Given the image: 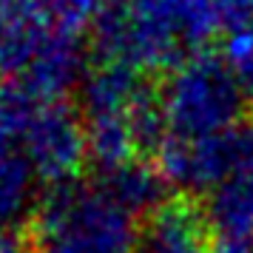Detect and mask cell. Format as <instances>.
<instances>
[{"label":"cell","mask_w":253,"mask_h":253,"mask_svg":"<svg viewBox=\"0 0 253 253\" xmlns=\"http://www.w3.org/2000/svg\"><path fill=\"white\" fill-rule=\"evenodd\" d=\"M165 176L160 168H151L145 162H128L117 171H108L103 179V188L114 196V202L126 208L128 213H148L160 211L165 196Z\"/></svg>","instance_id":"obj_12"},{"label":"cell","mask_w":253,"mask_h":253,"mask_svg":"<svg viewBox=\"0 0 253 253\" xmlns=\"http://www.w3.org/2000/svg\"><path fill=\"white\" fill-rule=\"evenodd\" d=\"M94 32L103 63L173 71L219 32L211 0H108Z\"/></svg>","instance_id":"obj_1"},{"label":"cell","mask_w":253,"mask_h":253,"mask_svg":"<svg viewBox=\"0 0 253 253\" xmlns=\"http://www.w3.org/2000/svg\"><path fill=\"white\" fill-rule=\"evenodd\" d=\"M23 157L48 188L74 182L88 157L85 126L66 103H43L23 137Z\"/></svg>","instance_id":"obj_5"},{"label":"cell","mask_w":253,"mask_h":253,"mask_svg":"<svg viewBox=\"0 0 253 253\" xmlns=\"http://www.w3.org/2000/svg\"><path fill=\"white\" fill-rule=\"evenodd\" d=\"M208 253H253V233L242 236H222Z\"/></svg>","instance_id":"obj_18"},{"label":"cell","mask_w":253,"mask_h":253,"mask_svg":"<svg viewBox=\"0 0 253 253\" xmlns=\"http://www.w3.org/2000/svg\"><path fill=\"white\" fill-rule=\"evenodd\" d=\"M35 253H137L142 236L137 216L114 196L91 185L51 188L32 222Z\"/></svg>","instance_id":"obj_2"},{"label":"cell","mask_w":253,"mask_h":253,"mask_svg":"<svg viewBox=\"0 0 253 253\" xmlns=\"http://www.w3.org/2000/svg\"><path fill=\"white\" fill-rule=\"evenodd\" d=\"M213 12H216L219 29H225L228 35L253 26V0H211Z\"/></svg>","instance_id":"obj_17"},{"label":"cell","mask_w":253,"mask_h":253,"mask_svg":"<svg viewBox=\"0 0 253 253\" xmlns=\"http://www.w3.org/2000/svg\"><path fill=\"white\" fill-rule=\"evenodd\" d=\"M205 219L222 236L253 233V165L233 171L208 191Z\"/></svg>","instance_id":"obj_10"},{"label":"cell","mask_w":253,"mask_h":253,"mask_svg":"<svg viewBox=\"0 0 253 253\" xmlns=\"http://www.w3.org/2000/svg\"><path fill=\"white\" fill-rule=\"evenodd\" d=\"M40 105L43 100L26 83H0V151H12L17 142H23Z\"/></svg>","instance_id":"obj_14"},{"label":"cell","mask_w":253,"mask_h":253,"mask_svg":"<svg viewBox=\"0 0 253 253\" xmlns=\"http://www.w3.org/2000/svg\"><path fill=\"white\" fill-rule=\"evenodd\" d=\"M225 66L233 74L242 97L253 103V26L228 35V40H225Z\"/></svg>","instance_id":"obj_16"},{"label":"cell","mask_w":253,"mask_h":253,"mask_svg":"<svg viewBox=\"0 0 253 253\" xmlns=\"http://www.w3.org/2000/svg\"><path fill=\"white\" fill-rule=\"evenodd\" d=\"M242 91L225 60L196 54L168 74L160 103L168 123V139H202L236 126Z\"/></svg>","instance_id":"obj_3"},{"label":"cell","mask_w":253,"mask_h":253,"mask_svg":"<svg viewBox=\"0 0 253 253\" xmlns=\"http://www.w3.org/2000/svg\"><path fill=\"white\" fill-rule=\"evenodd\" d=\"M83 80H85V51L80 37L48 32L23 83L43 103H60V97L74 91Z\"/></svg>","instance_id":"obj_7"},{"label":"cell","mask_w":253,"mask_h":253,"mask_svg":"<svg viewBox=\"0 0 253 253\" xmlns=\"http://www.w3.org/2000/svg\"><path fill=\"white\" fill-rule=\"evenodd\" d=\"M142 253H205V219L185 202L162 205L142 233Z\"/></svg>","instance_id":"obj_8"},{"label":"cell","mask_w":253,"mask_h":253,"mask_svg":"<svg viewBox=\"0 0 253 253\" xmlns=\"http://www.w3.org/2000/svg\"><path fill=\"white\" fill-rule=\"evenodd\" d=\"M253 165V120L202 139H165L160 171L168 185L182 191H213L225 176Z\"/></svg>","instance_id":"obj_4"},{"label":"cell","mask_w":253,"mask_h":253,"mask_svg":"<svg viewBox=\"0 0 253 253\" xmlns=\"http://www.w3.org/2000/svg\"><path fill=\"white\" fill-rule=\"evenodd\" d=\"M0 253H26V245L12 230H0Z\"/></svg>","instance_id":"obj_19"},{"label":"cell","mask_w":253,"mask_h":253,"mask_svg":"<svg viewBox=\"0 0 253 253\" xmlns=\"http://www.w3.org/2000/svg\"><path fill=\"white\" fill-rule=\"evenodd\" d=\"M131 114V111H128ZM128 114H103L85 117V142H88V160L103 173L117 171L128 162H134L139 151L131 117Z\"/></svg>","instance_id":"obj_11"},{"label":"cell","mask_w":253,"mask_h":253,"mask_svg":"<svg viewBox=\"0 0 253 253\" xmlns=\"http://www.w3.org/2000/svg\"><path fill=\"white\" fill-rule=\"evenodd\" d=\"M46 37L37 0H0V83L26 74Z\"/></svg>","instance_id":"obj_6"},{"label":"cell","mask_w":253,"mask_h":253,"mask_svg":"<svg viewBox=\"0 0 253 253\" xmlns=\"http://www.w3.org/2000/svg\"><path fill=\"white\" fill-rule=\"evenodd\" d=\"M145 91L139 71L120 63H100V69L88 71L83 80V108L85 117L128 114Z\"/></svg>","instance_id":"obj_9"},{"label":"cell","mask_w":253,"mask_h":253,"mask_svg":"<svg viewBox=\"0 0 253 253\" xmlns=\"http://www.w3.org/2000/svg\"><path fill=\"white\" fill-rule=\"evenodd\" d=\"M48 32L80 37L85 29H94L108 0H37Z\"/></svg>","instance_id":"obj_15"},{"label":"cell","mask_w":253,"mask_h":253,"mask_svg":"<svg viewBox=\"0 0 253 253\" xmlns=\"http://www.w3.org/2000/svg\"><path fill=\"white\" fill-rule=\"evenodd\" d=\"M35 182L37 176L23 151H0V230H9L29 213Z\"/></svg>","instance_id":"obj_13"}]
</instances>
